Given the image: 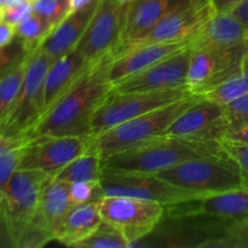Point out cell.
I'll return each instance as SVG.
<instances>
[{"label": "cell", "instance_id": "1", "mask_svg": "<svg viewBox=\"0 0 248 248\" xmlns=\"http://www.w3.org/2000/svg\"><path fill=\"white\" fill-rule=\"evenodd\" d=\"M109 63H102L90 70L41 115L23 137L29 140L39 137L91 136L94 111L113 91L108 77Z\"/></svg>", "mask_w": 248, "mask_h": 248}, {"label": "cell", "instance_id": "2", "mask_svg": "<svg viewBox=\"0 0 248 248\" xmlns=\"http://www.w3.org/2000/svg\"><path fill=\"white\" fill-rule=\"evenodd\" d=\"M227 154L220 140L160 136L150 142L110 155L103 167L115 171L157 173L195 157Z\"/></svg>", "mask_w": 248, "mask_h": 248}, {"label": "cell", "instance_id": "3", "mask_svg": "<svg viewBox=\"0 0 248 248\" xmlns=\"http://www.w3.org/2000/svg\"><path fill=\"white\" fill-rule=\"evenodd\" d=\"M202 96H190L131 119L110 130L91 137L90 149L98 153L102 159L125 152L164 136L173 121L183 111L195 104Z\"/></svg>", "mask_w": 248, "mask_h": 248}, {"label": "cell", "instance_id": "4", "mask_svg": "<svg viewBox=\"0 0 248 248\" xmlns=\"http://www.w3.org/2000/svg\"><path fill=\"white\" fill-rule=\"evenodd\" d=\"M52 178L39 170H17L12 176L0 207V248H19L41 193Z\"/></svg>", "mask_w": 248, "mask_h": 248}, {"label": "cell", "instance_id": "5", "mask_svg": "<svg viewBox=\"0 0 248 248\" xmlns=\"http://www.w3.org/2000/svg\"><path fill=\"white\" fill-rule=\"evenodd\" d=\"M159 178L202 196L244 186L239 165L229 154L189 159L157 172Z\"/></svg>", "mask_w": 248, "mask_h": 248}, {"label": "cell", "instance_id": "6", "mask_svg": "<svg viewBox=\"0 0 248 248\" xmlns=\"http://www.w3.org/2000/svg\"><path fill=\"white\" fill-rule=\"evenodd\" d=\"M190 94L193 93L186 86L152 92L111 91L94 111L91 124V137Z\"/></svg>", "mask_w": 248, "mask_h": 248}, {"label": "cell", "instance_id": "7", "mask_svg": "<svg viewBox=\"0 0 248 248\" xmlns=\"http://www.w3.org/2000/svg\"><path fill=\"white\" fill-rule=\"evenodd\" d=\"M52 62L40 46L31 52L16 103L0 128L2 137H23L41 118L44 114V84Z\"/></svg>", "mask_w": 248, "mask_h": 248}, {"label": "cell", "instance_id": "8", "mask_svg": "<svg viewBox=\"0 0 248 248\" xmlns=\"http://www.w3.org/2000/svg\"><path fill=\"white\" fill-rule=\"evenodd\" d=\"M101 186L104 196H130L159 202L166 208L205 198L198 193L172 186L155 173L103 169Z\"/></svg>", "mask_w": 248, "mask_h": 248}, {"label": "cell", "instance_id": "9", "mask_svg": "<svg viewBox=\"0 0 248 248\" xmlns=\"http://www.w3.org/2000/svg\"><path fill=\"white\" fill-rule=\"evenodd\" d=\"M99 211L102 219L115 227L130 247L153 234L166 216L161 203L130 196H104Z\"/></svg>", "mask_w": 248, "mask_h": 248}, {"label": "cell", "instance_id": "10", "mask_svg": "<svg viewBox=\"0 0 248 248\" xmlns=\"http://www.w3.org/2000/svg\"><path fill=\"white\" fill-rule=\"evenodd\" d=\"M126 7L113 0H99L98 7L78 45V51L93 65L111 62L121 44Z\"/></svg>", "mask_w": 248, "mask_h": 248}, {"label": "cell", "instance_id": "11", "mask_svg": "<svg viewBox=\"0 0 248 248\" xmlns=\"http://www.w3.org/2000/svg\"><path fill=\"white\" fill-rule=\"evenodd\" d=\"M248 44L230 48L190 47L186 86L193 94L205 96L241 68Z\"/></svg>", "mask_w": 248, "mask_h": 248}, {"label": "cell", "instance_id": "12", "mask_svg": "<svg viewBox=\"0 0 248 248\" xmlns=\"http://www.w3.org/2000/svg\"><path fill=\"white\" fill-rule=\"evenodd\" d=\"M91 136H60L29 140L18 170H39L55 176L69 162L90 149Z\"/></svg>", "mask_w": 248, "mask_h": 248}, {"label": "cell", "instance_id": "13", "mask_svg": "<svg viewBox=\"0 0 248 248\" xmlns=\"http://www.w3.org/2000/svg\"><path fill=\"white\" fill-rule=\"evenodd\" d=\"M70 208L68 183L52 178L41 193L35 215L19 248H41L55 240L56 232Z\"/></svg>", "mask_w": 248, "mask_h": 248}, {"label": "cell", "instance_id": "14", "mask_svg": "<svg viewBox=\"0 0 248 248\" xmlns=\"http://www.w3.org/2000/svg\"><path fill=\"white\" fill-rule=\"evenodd\" d=\"M213 12L215 11L210 0H190L169 12L149 33L128 46L125 52L148 44L171 43L193 38L194 34L212 16Z\"/></svg>", "mask_w": 248, "mask_h": 248}, {"label": "cell", "instance_id": "15", "mask_svg": "<svg viewBox=\"0 0 248 248\" xmlns=\"http://www.w3.org/2000/svg\"><path fill=\"white\" fill-rule=\"evenodd\" d=\"M174 217H202L225 225L248 222V186L208 195L200 200L179 203L166 208Z\"/></svg>", "mask_w": 248, "mask_h": 248}, {"label": "cell", "instance_id": "16", "mask_svg": "<svg viewBox=\"0 0 248 248\" xmlns=\"http://www.w3.org/2000/svg\"><path fill=\"white\" fill-rule=\"evenodd\" d=\"M190 47L113 85L114 92H152L186 86Z\"/></svg>", "mask_w": 248, "mask_h": 248}, {"label": "cell", "instance_id": "17", "mask_svg": "<svg viewBox=\"0 0 248 248\" xmlns=\"http://www.w3.org/2000/svg\"><path fill=\"white\" fill-rule=\"evenodd\" d=\"M228 120L222 104L201 97L169 127L166 136L222 140Z\"/></svg>", "mask_w": 248, "mask_h": 248}, {"label": "cell", "instance_id": "18", "mask_svg": "<svg viewBox=\"0 0 248 248\" xmlns=\"http://www.w3.org/2000/svg\"><path fill=\"white\" fill-rule=\"evenodd\" d=\"M189 1L190 0H132L126 7L123 39L113 60L149 33L169 12Z\"/></svg>", "mask_w": 248, "mask_h": 248}, {"label": "cell", "instance_id": "19", "mask_svg": "<svg viewBox=\"0 0 248 248\" xmlns=\"http://www.w3.org/2000/svg\"><path fill=\"white\" fill-rule=\"evenodd\" d=\"M191 38L171 43H156L137 46L114 58L108 65V77L113 85L138 74L165 58L190 47Z\"/></svg>", "mask_w": 248, "mask_h": 248}, {"label": "cell", "instance_id": "20", "mask_svg": "<svg viewBox=\"0 0 248 248\" xmlns=\"http://www.w3.org/2000/svg\"><path fill=\"white\" fill-rule=\"evenodd\" d=\"M94 67L97 65L87 62L77 48L53 61L44 84V113Z\"/></svg>", "mask_w": 248, "mask_h": 248}, {"label": "cell", "instance_id": "21", "mask_svg": "<svg viewBox=\"0 0 248 248\" xmlns=\"http://www.w3.org/2000/svg\"><path fill=\"white\" fill-rule=\"evenodd\" d=\"M248 44V28L232 12H213L191 38L190 47L230 48Z\"/></svg>", "mask_w": 248, "mask_h": 248}, {"label": "cell", "instance_id": "22", "mask_svg": "<svg viewBox=\"0 0 248 248\" xmlns=\"http://www.w3.org/2000/svg\"><path fill=\"white\" fill-rule=\"evenodd\" d=\"M98 4L99 0H93L86 6L70 12L44 40L40 45L41 50L52 61L74 50L91 22Z\"/></svg>", "mask_w": 248, "mask_h": 248}, {"label": "cell", "instance_id": "23", "mask_svg": "<svg viewBox=\"0 0 248 248\" xmlns=\"http://www.w3.org/2000/svg\"><path fill=\"white\" fill-rule=\"evenodd\" d=\"M98 203H86L72 207L55 235V241L68 247H75L87 239L102 223Z\"/></svg>", "mask_w": 248, "mask_h": 248}, {"label": "cell", "instance_id": "24", "mask_svg": "<svg viewBox=\"0 0 248 248\" xmlns=\"http://www.w3.org/2000/svg\"><path fill=\"white\" fill-rule=\"evenodd\" d=\"M103 159L101 155L92 150L78 156L64 169L53 176V178L64 183H81V182H101L103 173Z\"/></svg>", "mask_w": 248, "mask_h": 248}, {"label": "cell", "instance_id": "25", "mask_svg": "<svg viewBox=\"0 0 248 248\" xmlns=\"http://www.w3.org/2000/svg\"><path fill=\"white\" fill-rule=\"evenodd\" d=\"M29 58L11 72L0 77V128L16 103L26 77Z\"/></svg>", "mask_w": 248, "mask_h": 248}, {"label": "cell", "instance_id": "26", "mask_svg": "<svg viewBox=\"0 0 248 248\" xmlns=\"http://www.w3.org/2000/svg\"><path fill=\"white\" fill-rule=\"evenodd\" d=\"M27 142L26 137H4L0 143V191L2 193H5L12 176L18 170Z\"/></svg>", "mask_w": 248, "mask_h": 248}, {"label": "cell", "instance_id": "27", "mask_svg": "<svg viewBox=\"0 0 248 248\" xmlns=\"http://www.w3.org/2000/svg\"><path fill=\"white\" fill-rule=\"evenodd\" d=\"M246 92H248V51L245 56L241 68L232 77H230L229 79L225 80L219 86L213 89L203 97L219 104H224Z\"/></svg>", "mask_w": 248, "mask_h": 248}, {"label": "cell", "instance_id": "28", "mask_svg": "<svg viewBox=\"0 0 248 248\" xmlns=\"http://www.w3.org/2000/svg\"><path fill=\"white\" fill-rule=\"evenodd\" d=\"M127 240L124 235L109 223L102 220L96 230L87 239L75 246V248H128Z\"/></svg>", "mask_w": 248, "mask_h": 248}, {"label": "cell", "instance_id": "29", "mask_svg": "<svg viewBox=\"0 0 248 248\" xmlns=\"http://www.w3.org/2000/svg\"><path fill=\"white\" fill-rule=\"evenodd\" d=\"M53 31L52 27L35 14L16 26V36L31 51L36 50Z\"/></svg>", "mask_w": 248, "mask_h": 248}, {"label": "cell", "instance_id": "30", "mask_svg": "<svg viewBox=\"0 0 248 248\" xmlns=\"http://www.w3.org/2000/svg\"><path fill=\"white\" fill-rule=\"evenodd\" d=\"M72 11V0H34L33 2V14L47 22L53 29Z\"/></svg>", "mask_w": 248, "mask_h": 248}, {"label": "cell", "instance_id": "31", "mask_svg": "<svg viewBox=\"0 0 248 248\" xmlns=\"http://www.w3.org/2000/svg\"><path fill=\"white\" fill-rule=\"evenodd\" d=\"M31 52L33 51L29 50L17 36L7 45L0 46V77L22 64L28 60Z\"/></svg>", "mask_w": 248, "mask_h": 248}, {"label": "cell", "instance_id": "32", "mask_svg": "<svg viewBox=\"0 0 248 248\" xmlns=\"http://www.w3.org/2000/svg\"><path fill=\"white\" fill-rule=\"evenodd\" d=\"M68 198L72 207L86 203H98L104 198L101 182H81L68 184Z\"/></svg>", "mask_w": 248, "mask_h": 248}, {"label": "cell", "instance_id": "33", "mask_svg": "<svg viewBox=\"0 0 248 248\" xmlns=\"http://www.w3.org/2000/svg\"><path fill=\"white\" fill-rule=\"evenodd\" d=\"M222 106L228 124H240L248 121V92Z\"/></svg>", "mask_w": 248, "mask_h": 248}, {"label": "cell", "instance_id": "34", "mask_svg": "<svg viewBox=\"0 0 248 248\" xmlns=\"http://www.w3.org/2000/svg\"><path fill=\"white\" fill-rule=\"evenodd\" d=\"M220 142L225 152L239 165L244 186H248V144L230 142V140H220Z\"/></svg>", "mask_w": 248, "mask_h": 248}, {"label": "cell", "instance_id": "35", "mask_svg": "<svg viewBox=\"0 0 248 248\" xmlns=\"http://www.w3.org/2000/svg\"><path fill=\"white\" fill-rule=\"evenodd\" d=\"M222 247L248 248V222L225 225Z\"/></svg>", "mask_w": 248, "mask_h": 248}, {"label": "cell", "instance_id": "36", "mask_svg": "<svg viewBox=\"0 0 248 248\" xmlns=\"http://www.w3.org/2000/svg\"><path fill=\"white\" fill-rule=\"evenodd\" d=\"M33 15V4H23L15 7H4V21L12 26H18Z\"/></svg>", "mask_w": 248, "mask_h": 248}, {"label": "cell", "instance_id": "37", "mask_svg": "<svg viewBox=\"0 0 248 248\" xmlns=\"http://www.w3.org/2000/svg\"><path fill=\"white\" fill-rule=\"evenodd\" d=\"M222 140L248 144V121L240 124H228Z\"/></svg>", "mask_w": 248, "mask_h": 248}, {"label": "cell", "instance_id": "38", "mask_svg": "<svg viewBox=\"0 0 248 248\" xmlns=\"http://www.w3.org/2000/svg\"><path fill=\"white\" fill-rule=\"evenodd\" d=\"M215 12H232L245 0H210Z\"/></svg>", "mask_w": 248, "mask_h": 248}, {"label": "cell", "instance_id": "39", "mask_svg": "<svg viewBox=\"0 0 248 248\" xmlns=\"http://www.w3.org/2000/svg\"><path fill=\"white\" fill-rule=\"evenodd\" d=\"M15 36H16V27L2 21L0 23V46L11 43Z\"/></svg>", "mask_w": 248, "mask_h": 248}, {"label": "cell", "instance_id": "40", "mask_svg": "<svg viewBox=\"0 0 248 248\" xmlns=\"http://www.w3.org/2000/svg\"><path fill=\"white\" fill-rule=\"evenodd\" d=\"M232 12L248 28V0H245L244 2H241Z\"/></svg>", "mask_w": 248, "mask_h": 248}, {"label": "cell", "instance_id": "41", "mask_svg": "<svg viewBox=\"0 0 248 248\" xmlns=\"http://www.w3.org/2000/svg\"><path fill=\"white\" fill-rule=\"evenodd\" d=\"M34 0H6L4 7H15L23 4H33Z\"/></svg>", "mask_w": 248, "mask_h": 248}, {"label": "cell", "instance_id": "42", "mask_svg": "<svg viewBox=\"0 0 248 248\" xmlns=\"http://www.w3.org/2000/svg\"><path fill=\"white\" fill-rule=\"evenodd\" d=\"M91 1H93V0H72V10L74 11V10L81 9V7L89 5Z\"/></svg>", "mask_w": 248, "mask_h": 248}, {"label": "cell", "instance_id": "43", "mask_svg": "<svg viewBox=\"0 0 248 248\" xmlns=\"http://www.w3.org/2000/svg\"><path fill=\"white\" fill-rule=\"evenodd\" d=\"M113 1L118 2V4H120V5H128L131 1H132V0H113Z\"/></svg>", "mask_w": 248, "mask_h": 248}, {"label": "cell", "instance_id": "44", "mask_svg": "<svg viewBox=\"0 0 248 248\" xmlns=\"http://www.w3.org/2000/svg\"><path fill=\"white\" fill-rule=\"evenodd\" d=\"M4 21V9H0V23Z\"/></svg>", "mask_w": 248, "mask_h": 248}, {"label": "cell", "instance_id": "45", "mask_svg": "<svg viewBox=\"0 0 248 248\" xmlns=\"http://www.w3.org/2000/svg\"><path fill=\"white\" fill-rule=\"evenodd\" d=\"M4 195H5V193L0 191V207H1V203H2V201H4Z\"/></svg>", "mask_w": 248, "mask_h": 248}, {"label": "cell", "instance_id": "46", "mask_svg": "<svg viewBox=\"0 0 248 248\" xmlns=\"http://www.w3.org/2000/svg\"><path fill=\"white\" fill-rule=\"evenodd\" d=\"M5 2H6V0H0V9H4Z\"/></svg>", "mask_w": 248, "mask_h": 248}, {"label": "cell", "instance_id": "47", "mask_svg": "<svg viewBox=\"0 0 248 248\" xmlns=\"http://www.w3.org/2000/svg\"><path fill=\"white\" fill-rule=\"evenodd\" d=\"M2 138H4V137H2V136H1V135H0V143H1V140H2Z\"/></svg>", "mask_w": 248, "mask_h": 248}]
</instances>
